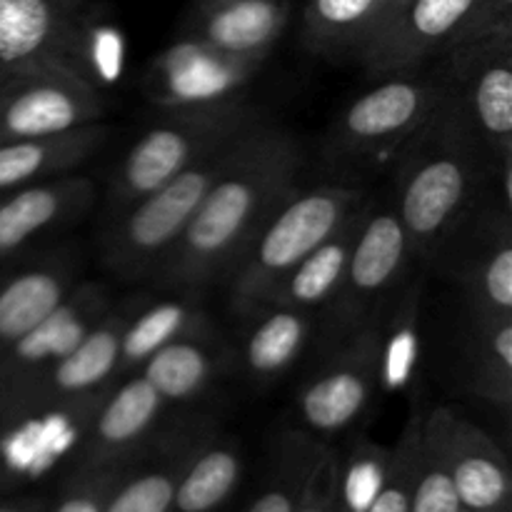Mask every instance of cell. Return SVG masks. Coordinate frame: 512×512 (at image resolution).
<instances>
[{"label": "cell", "mask_w": 512, "mask_h": 512, "mask_svg": "<svg viewBox=\"0 0 512 512\" xmlns=\"http://www.w3.org/2000/svg\"><path fill=\"white\" fill-rule=\"evenodd\" d=\"M468 388L508 413L512 405V315L468 313L463 343Z\"/></svg>", "instance_id": "cell-25"}, {"label": "cell", "mask_w": 512, "mask_h": 512, "mask_svg": "<svg viewBox=\"0 0 512 512\" xmlns=\"http://www.w3.org/2000/svg\"><path fill=\"white\" fill-rule=\"evenodd\" d=\"M388 463L390 455L383 448H378V445L355 453L345 473H338V488L343 493L345 512H365L370 508L375 495L383 488L385 475H388Z\"/></svg>", "instance_id": "cell-34"}, {"label": "cell", "mask_w": 512, "mask_h": 512, "mask_svg": "<svg viewBox=\"0 0 512 512\" xmlns=\"http://www.w3.org/2000/svg\"><path fill=\"white\" fill-rule=\"evenodd\" d=\"M240 478V453L233 443L200 440L193 458L175 485L173 505L178 512H210L218 508Z\"/></svg>", "instance_id": "cell-29"}, {"label": "cell", "mask_w": 512, "mask_h": 512, "mask_svg": "<svg viewBox=\"0 0 512 512\" xmlns=\"http://www.w3.org/2000/svg\"><path fill=\"white\" fill-rule=\"evenodd\" d=\"M263 63L178 38L150 65V100L163 110H178L238 98L240 88L255 78Z\"/></svg>", "instance_id": "cell-17"}, {"label": "cell", "mask_w": 512, "mask_h": 512, "mask_svg": "<svg viewBox=\"0 0 512 512\" xmlns=\"http://www.w3.org/2000/svg\"><path fill=\"white\" fill-rule=\"evenodd\" d=\"M438 70L495 163H512V38L443 55Z\"/></svg>", "instance_id": "cell-13"}, {"label": "cell", "mask_w": 512, "mask_h": 512, "mask_svg": "<svg viewBox=\"0 0 512 512\" xmlns=\"http://www.w3.org/2000/svg\"><path fill=\"white\" fill-rule=\"evenodd\" d=\"M108 140V125L93 123L63 135L0 143V195L55 175L73 173L95 158Z\"/></svg>", "instance_id": "cell-22"}, {"label": "cell", "mask_w": 512, "mask_h": 512, "mask_svg": "<svg viewBox=\"0 0 512 512\" xmlns=\"http://www.w3.org/2000/svg\"><path fill=\"white\" fill-rule=\"evenodd\" d=\"M400 3H403V0H385V10H383V18H385V15H390V13H393V10L395 8H398V5ZM383 18H380V20H383ZM375 28H378V25H375Z\"/></svg>", "instance_id": "cell-37"}, {"label": "cell", "mask_w": 512, "mask_h": 512, "mask_svg": "<svg viewBox=\"0 0 512 512\" xmlns=\"http://www.w3.org/2000/svg\"><path fill=\"white\" fill-rule=\"evenodd\" d=\"M505 165V163H503ZM503 165L475 133L453 88L393 165V208L415 258H433L450 230L485 198V185Z\"/></svg>", "instance_id": "cell-2"}, {"label": "cell", "mask_w": 512, "mask_h": 512, "mask_svg": "<svg viewBox=\"0 0 512 512\" xmlns=\"http://www.w3.org/2000/svg\"><path fill=\"white\" fill-rule=\"evenodd\" d=\"M435 263L460 288L468 313L512 315V215L510 200L485 195L433 253Z\"/></svg>", "instance_id": "cell-8"}, {"label": "cell", "mask_w": 512, "mask_h": 512, "mask_svg": "<svg viewBox=\"0 0 512 512\" xmlns=\"http://www.w3.org/2000/svg\"><path fill=\"white\" fill-rule=\"evenodd\" d=\"M165 403L140 373L120 378L90 415L85 463L105 468L125 458L155 430Z\"/></svg>", "instance_id": "cell-20"}, {"label": "cell", "mask_w": 512, "mask_h": 512, "mask_svg": "<svg viewBox=\"0 0 512 512\" xmlns=\"http://www.w3.org/2000/svg\"><path fill=\"white\" fill-rule=\"evenodd\" d=\"M115 483V473L110 465L103 468H93V483L75 493L73 498L65 500L55 512H103L105 508V490Z\"/></svg>", "instance_id": "cell-36"}, {"label": "cell", "mask_w": 512, "mask_h": 512, "mask_svg": "<svg viewBox=\"0 0 512 512\" xmlns=\"http://www.w3.org/2000/svg\"><path fill=\"white\" fill-rule=\"evenodd\" d=\"M240 348V365L250 383L270 385L300 360L318 333V315L305 310L268 305L253 313Z\"/></svg>", "instance_id": "cell-23"}, {"label": "cell", "mask_w": 512, "mask_h": 512, "mask_svg": "<svg viewBox=\"0 0 512 512\" xmlns=\"http://www.w3.org/2000/svg\"><path fill=\"white\" fill-rule=\"evenodd\" d=\"M93 0H0V80L25 70L73 68L85 60Z\"/></svg>", "instance_id": "cell-10"}, {"label": "cell", "mask_w": 512, "mask_h": 512, "mask_svg": "<svg viewBox=\"0 0 512 512\" xmlns=\"http://www.w3.org/2000/svg\"><path fill=\"white\" fill-rule=\"evenodd\" d=\"M383 328L368 325L325 350L298 390V415L310 433L338 435L370 410L383 383Z\"/></svg>", "instance_id": "cell-12"}, {"label": "cell", "mask_w": 512, "mask_h": 512, "mask_svg": "<svg viewBox=\"0 0 512 512\" xmlns=\"http://www.w3.org/2000/svg\"><path fill=\"white\" fill-rule=\"evenodd\" d=\"M248 138V135H245ZM240 143L190 165L115 215L103 238V263L125 280L158 275L185 228L233 160Z\"/></svg>", "instance_id": "cell-5"}, {"label": "cell", "mask_w": 512, "mask_h": 512, "mask_svg": "<svg viewBox=\"0 0 512 512\" xmlns=\"http://www.w3.org/2000/svg\"><path fill=\"white\" fill-rule=\"evenodd\" d=\"M290 13V0H193L178 38L220 53L265 60L283 38Z\"/></svg>", "instance_id": "cell-18"}, {"label": "cell", "mask_w": 512, "mask_h": 512, "mask_svg": "<svg viewBox=\"0 0 512 512\" xmlns=\"http://www.w3.org/2000/svg\"><path fill=\"white\" fill-rule=\"evenodd\" d=\"M325 448L308 433H288L280 440L275 475L265 493L248 512H295L305 493L315 465L323 460Z\"/></svg>", "instance_id": "cell-31"}, {"label": "cell", "mask_w": 512, "mask_h": 512, "mask_svg": "<svg viewBox=\"0 0 512 512\" xmlns=\"http://www.w3.org/2000/svg\"><path fill=\"white\" fill-rule=\"evenodd\" d=\"M210 333H213V325L205 318L203 310L193 305L190 295L153 303L150 308L130 315L125 323L123 338H120L118 375L125 378L138 370L150 355L158 353L163 345L173 343V340Z\"/></svg>", "instance_id": "cell-28"}, {"label": "cell", "mask_w": 512, "mask_h": 512, "mask_svg": "<svg viewBox=\"0 0 512 512\" xmlns=\"http://www.w3.org/2000/svg\"><path fill=\"white\" fill-rule=\"evenodd\" d=\"M365 208H368V200L328 240H323L303 263L295 265L293 273L278 285L268 305H285V308L305 310V313L315 315L323 313L343 285L345 268H348L350 253H353L355 235L363 223Z\"/></svg>", "instance_id": "cell-24"}, {"label": "cell", "mask_w": 512, "mask_h": 512, "mask_svg": "<svg viewBox=\"0 0 512 512\" xmlns=\"http://www.w3.org/2000/svg\"><path fill=\"white\" fill-rule=\"evenodd\" d=\"M458 490L445 465L435 458L433 450L420 438L418 460H415L413 498H410V512H460Z\"/></svg>", "instance_id": "cell-33"}, {"label": "cell", "mask_w": 512, "mask_h": 512, "mask_svg": "<svg viewBox=\"0 0 512 512\" xmlns=\"http://www.w3.org/2000/svg\"><path fill=\"white\" fill-rule=\"evenodd\" d=\"M415 258L408 233L390 205L365 208L363 223L355 235L353 253L345 268L343 285L333 303L318 315V333L323 353L368 325L380 323V310L393 295L395 285L408 273Z\"/></svg>", "instance_id": "cell-7"}, {"label": "cell", "mask_w": 512, "mask_h": 512, "mask_svg": "<svg viewBox=\"0 0 512 512\" xmlns=\"http://www.w3.org/2000/svg\"><path fill=\"white\" fill-rule=\"evenodd\" d=\"M303 148L270 123L240 140L233 160L158 270V283L193 295L228 278L275 208L298 188Z\"/></svg>", "instance_id": "cell-1"}, {"label": "cell", "mask_w": 512, "mask_h": 512, "mask_svg": "<svg viewBox=\"0 0 512 512\" xmlns=\"http://www.w3.org/2000/svg\"><path fill=\"white\" fill-rule=\"evenodd\" d=\"M460 512H480V510H468V508H463Z\"/></svg>", "instance_id": "cell-39"}, {"label": "cell", "mask_w": 512, "mask_h": 512, "mask_svg": "<svg viewBox=\"0 0 512 512\" xmlns=\"http://www.w3.org/2000/svg\"><path fill=\"white\" fill-rule=\"evenodd\" d=\"M470 5L473 0H403L380 20L355 60L370 78L423 70L443 53Z\"/></svg>", "instance_id": "cell-15"}, {"label": "cell", "mask_w": 512, "mask_h": 512, "mask_svg": "<svg viewBox=\"0 0 512 512\" xmlns=\"http://www.w3.org/2000/svg\"><path fill=\"white\" fill-rule=\"evenodd\" d=\"M385 0H305L300 40L320 58H358L380 23Z\"/></svg>", "instance_id": "cell-26"}, {"label": "cell", "mask_w": 512, "mask_h": 512, "mask_svg": "<svg viewBox=\"0 0 512 512\" xmlns=\"http://www.w3.org/2000/svg\"><path fill=\"white\" fill-rule=\"evenodd\" d=\"M95 203V180L65 173L0 195V260L78 220Z\"/></svg>", "instance_id": "cell-19"}, {"label": "cell", "mask_w": 512, "mask_h": 512, "mask_svg": "<svg viewBox=\"0 0 512 512\" xmlns=\"http://www.w3.org/2000/svg\"><path fill=\"white\" fill-rule=\"evenodd\" d=\"M110 308L113 303L103 285L78 283L43 323L0 350V418H23L35 385L58 360L78 348Z\"/></svg>", "instance_id": "cell-9"}, {"label": "cell", "mask_w": 512, "mask_h": 512, "mask_svg": "<svg viewBox=\"0 0 512 512\" xmlns=\"http://www.w3.org/2000/svg\"><path fill=\"white\" fill-rule=\"evenodd\" d=\"M505 38H512V0H473L438 58Z\"/></svg>", "instance_id": "cell-32"}, {"label": "cell", "mask_w": 512, "mask_h": 512, "mask_svg": "<svg viewBox=\"0 0 512 512\" xmlns=\"http://www.w3.org/2000/svg\"><path fill=\"white\" fill-rule=\"evenodd\" d=\"M223 353L210 335H188L163 345L150 355L138 373L155 388L165 405L188 403L208 390L223 368Z\"/></svg>", "instance_id": "cell-27"}, {"label": "cell", "mask_w": 512, "mask_h": 512, "mask_svg": "<svg viewBox=\"0 0 512 512\" xmlns=\"http://www.w3.org/2000/svg\"><path fill=\"white\" fill-rule=\"evenodd\" d=\"M265 123L263 110L243 95L195 108L165 110L163 118L135 140L115 173L108 195L113 218L190 165L240 143Z\"/></svg>", "instance_id": "cell-4"}, {"label": "cell", "mask_w": 512, "mask_h": 512, "mask_svg": "<svg viewBox=\"0 0 512 512\" xmlns=\"http://www.w3.org/2000/svg\"><path fill=\"white\" fill-rule=\"evenodd\" d=\"M78 283V265L70 253L0 275V350L43 323Z\"/></svg>", "instance_id": "cell-21"}, {"label": "cell", "mask_w": 512, "mask_h": 512, "mask_svg": "<svg viewBox=\"0 0 512 512\" xmlns=\"http://www.w3.org/2000/svg\"><path fill=\"white\" fill-rule=\"evenodd\" d=\"M0 512H25L23 508H15V505H3V508H0Z\"/></svg>", "instance_id": "cell-38"}, {"label": "cell", "mask_w": 512, "mask_h": 512, "mask_svg": "<svg viewBox=\"0 0 512 512\" xmlns=\"http://www.w3.org/2000/svg\"><path fill=\"white\" fill-rule=\"evenodd\" d=\"M420 438L445 465L460 505L480 512H503L510 498V475L493 440L450 408L420 418Z\"/></svg>", "instance_id": "cell-14"}, {"label": "cell", "mask_w": 512, "mask_h": 512, "mask_svg": "<svg viewBox=\"0 0 512 512\" xmlns=\"http://www.w3.org/2000/svg\"><path fill=\"white\" fill-rule=\"evenodd\" d=\"M448 93L450 80L438 68L378 78L375 88L355 98L335 120L328 160L340 168H365L395 158Z\"/></svg>", "instance_id": "cell-6"}, {"label": "cell", "mask_w": 512, "mask_h": 512, "mask_svg": "<svg viewBox=\"0 0 512 512\" xmlns=\"http://www.w3.org/2000/svg\"><path fill=\"white\" fill-rule=\"evenodd\" d=\"M130 315V310L110 308V313L80 340L78 348L58 360L35 385L25 415L38 410H65L90 418L100 400L120 380V338Z\"/></svg>", "instance_id": "cell-16"}, {"label": "cell", "mask_w": 512, "mask_h": 512, "mask_svg": "<svg viewBox=\"0 0 512 512\" xmlns=\"http://www.w3.org/2000/svg\"><path fill=\"white\" fill-rule=\"evenodd\" d=\"M335 493H338V468L333 458L325 453L323 460L315 465L295 512H333Z\"/></svg>", "instance_id": "cell-35"}, {"label": "cell", "mask_w": 512, "mask_h": 512, "mask_svg": "<svg viewBox=\"0 0 512 512\" xmlns=\"http://www.w3.org/2000/svg\"><path fill=\"white\" fill-rule=\"evenodd\" d=\"M105 113L103 90L80 70L38 68L0 80V143L70 133Z\"/></svg>", "instance_id": "cell-11"}, {"label": "cell", "mask_w": 512, "mask_h": 512, "mask_svg": "<svg viewBox=\"0 0 512 512\" xmlns=\"http://www.w3.org/2000/svg\"><path fill=\"white\" fill-rule=\"evenodd\" d=\"M368 200L355 183H325L295 188L270 213L245 253L228 273L230 305L240 318H250L268 305L278 285L328 240Z\"/></svg>", "instance_id": "cell-3"}, {"label": "cell", "mask_w": 512, "mask_h": 512, "mask_svg": "<svg viewBox=\"0 0 512 512\" xmlns=\"http://www.w3.org/2000/svg\"><path fill=\"white\" fill-rule=\"evenodd\" d=\"M198 445L200 438L195 428L188 433L173 435L165 458L155 463L153 468L130 478L125 485H120L110 495L103 512H170L175 485H178L180 475H183L185 465L193 458Z\"/></svg>", "instance_id": "cell-30"}]
</instances>
